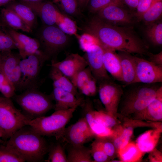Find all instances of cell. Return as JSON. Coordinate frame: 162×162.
<instances>
[{
	"label": "cell",
	"mask_w": 162,
	"mask_h": 162,
	"mask_svg": "<svg viewBox=\"0 0 162 162\" xmlns=\"http://www.w3.org/2000/svg\"><path fill=\"white\" fill-rule=\"evenodd\" d=\"M104 49L130 54L147 55L148 47L132 27H122L104 21L99 17L91 19L84 27Z\"/></svg>",
	"instance_id": "1"
},
{
	"label": "cell",
	"mask_w": 162,
	"mask_h": 162,
	"mask_svg": "<svg viewBox=\"0 0 162 162\" xmlns=\"http://www.w3.org/2000/svg\"><path fill=\"white\" fill-rule=\"evenodd\" d=\"M50 96L56 102L54 105L55 111L77 107L82 104L83 101L82 98H76L73 93L56 87H53Z\"/></svg>",
	"instance_id": "18"
},
{
	"label": "cell",
	"mask_w": 162,
	"mask_h": 162,
	"mask_svg": "<svg viewBox=\"0 0 162 162\" xmlns=\"http://www.w3.org/2000/svg\"><path fill=\"white\" fill-rule=\"evenodd\" d=\"M49 74L52 81L53 87L62 89L74 94H77V88L71 80L56 68L51 66Z\"/></svg>",
	"instance_id": "26"
},
{
	"label": "cell",
	"mask_w": 162,
	"mask_h": 162,
	"mask_svg": "<svg viewBox=\"0 0 162 162\" xmlns=\"http://www.w3.org/2000/svg\"><path fill=\"white\" fill-rule=\"evenodd\" d=\"M12 0H0V7L8 4Z\"/></svg>",
	"instance_id": "49"
},
{
	"label": "cell",
	"mask_w": 162,
	"mask_h": 162,
	"mask_svg": "<svg viewBox=\"0 0 162 162\" xmlns=\"http://www.w3.org/2000/svg\"><path fill=\"white\" fill-rule=\"evenodd\" d=\"M53 3L57 5L65 13L68 15L76 16L80 10L76 0H52Z\"/></svg>",
	"instance_id": "33"
},
{
	"label": "cell",
	"mask_w": 162,
	"mask_h": 162,
	"mask_svg": "<svg viewBox=\"0 0 162 162\" xmlns=\"http://www.w3.org/2000/svg\"><path fill=\"white\" fill-rule=\"evenodd\" d=\"M41 43L48 58L65 47L68 39L66 34L57 26H45L41 30L39 35Z\"/></svg>",
	"instance_id": "8"
},
{
	"label": "cell",
	"mask_w": 162,
	"mask_h": 162,
	"mask_svg": "<svg viewBox=\"0 0 162 162\" xmlns=\"http://www.w3.org/2000/svg\"><path fill=\"white\" fill-rule=\"evenodd\" d=\"M136 63V76L134 83L141 82L151 84L162 82V67L148 60L134 56Z\"/></svg>",
	"instance_id": "11"
},
{
	"label": "cell",
	"mask_w": 162,
	"mask_h": 162,
	"mask_svg": "<svg viewBox=\"0 0 162 162\" xmlns=\"http://www.w3.org/2000/svg\"><path fill=\"white\" fill-rule=\"evenodd\" d=\"M146 33L151 41L154 45L162 44V23L161 22L150 24L146 31Z\"/></svg>",
	"instance_id": "31"
},
{
	"label": "cell",
	"mask_w": 162,
	"mask_h": 162,
	"mask_svg": "<svg viewBox=\"0 0 162 162\" xmlns=\"http://www.w3.org/2000/svg\"><path fill=\"white\" fill-rule=\"evenodd\" d=\"M147 55L149 57V61L157 65L162 67V51L156 54L148 52Z\"/></svg>",
	"instance_id": "45"
},
{
	"label": "cell",
	"mask_w": 162,
	"mask_h": 162,
	"mask_svg": "<svg viewBox=\"0 0 162 162\" xmlns=\"http://www.w3.org/2000/svg\"><path fill=\"white\" fill-rule=\"evenodd\" d=\"M26 126L12 135L5 146L25 161H41L49 146L43 136L29 126Z\"/></svg>",
	"instance_id": "2"
},
{
	"label": "cell",
	"mask_w": 162,
	"mask_h": 162,
	"mask_svg": "<svg viewBox=\"0 0 162 162\" xmlns=\"http://www.w3.org/2000/svg\"><path fill=\"white\" fill-rule=\"evenodd\" d=\"M125 3L130 7L136 8L139 0H124Z\"/></svg>",
	"instance_id": "48"
},
{
	"label": "cell",
	"mask_w": 162,
	"mask_h": 162,
	"mask_svg": "<svg viewBox=\"0 0 162 162\" xmlns=\"http://www.w3.org/2000/svg\"><path fill=\"white\" fill-rule=\"evenodd\" d=\"M162 132V127L146 131L137 138L136 144L140 151L144 154L149 152L157 144Z\"/></svg>",
	"instance_id": "20"
},
{
	"label": "cell",
	"mask_w": 162,
	"mask_h": 162,
	"mask_svg": "<svg viewBox=\"0 0 162 162\" xmlns=\"http://www.w3.org/2000/svg\"><path fill=\"white\" fill-rule=\"evenodd\" d=\"M10 98L0 97V131L6 140L30 119L14 106Z\"/></svg>",
	"instance_id": "6"
},
{
	"label": "cell",
	"mask_w": 162,
	"mask_h": 162,
	"mask_svg": "<svg viewBox=\"0 0 162 162\" xmlns=\"http://www.w3.org/2000/svg\"><path fill=\"white\" fill-rule=\"evenodd\" d=\"M16 90L14 85L0 71V92L4 97L10 98L15 95Z\"/></svg>",
	"instance_id": "35"
},
{
	"label": "cell",
	"mask_w": 162,
	"mask_h": 162,
	"mask_svg": "<svg viewBox=\"0 0 162 162\" xmlns=\"http://www.w3.org/2000/svg\"><path fill=\"white\" fill-rule=\"evenodd\" d=\"M160 87L146 85L130 90L122 103L120 116L131 118L142 110L155 98Z\"/></svg>",
	"instance_id": "4"
},
{
	"label": "cell",
	"mask_w": 162,
	"mask_h": 162,
	"mask_svg": "<svg viewBox=\"0 0 162 162\" xmlns=\"http://www.w3.org/2000/svg\"><path fill=\"white\" fill-rule=\"evenodd\" d=\"M90 150L91 155L93 158L94 162H106L110 160L109 158L95 140L91 144Z\"/></svg>",
	"instance_id": "36"
},
{
	"label": "cell",
	"mask_w": 162,
	"mask_h": 162,
	"mask_svg": "<svg viewBox=\"0 0 162 162\" xmlns=\"http://www.w3.org/2000/svg\"><path fill=\"white\" fill-rule=\"evenodd\" d=\"M77 108L56 110L49 116H42L29 120L27 125L43 136H54L57 140H59L62 137L65 126Z\"/></svg>",
	"instance_id": "3"
},
{
	"label": "cell",
	"mask_w": 162,
	"mask_h": 162,
	"mask_svg": "<svg viewBox=\"0 0 162 162\" xmlns=\"http://www.w3.org/2000/svg\"><path fill=\"white\" fill-rule=\"evenodd\" d=\"M48 58L42 51L21 60L20 62L21 77L16 90H25L37 88L40 72L45 62Z\"/></svg>",
	"instance_id": "7"
},
{
	"label": "cell",
	"mask_w": 162,
	"mask_h": 162,
	"mask_svg": "<svg viewBox=\"0 0 162 162\" xmlns=\"http://www.w3.org/2000/svg\"><path fill=\"white\" fill-rule=\"evenodd\" d=\"M86 59L93 76L100 83L111 80L103 61L104 49L99 44H94L86 52Z\"/></svg>",
	"instance_id": "12"
},
{
	"label": "cell",
	"mask_w": 162,
	"mask_h": 162,
	"mask_svg": "<svg viewBox=\"0 0 162 162\" xmlns=\"http://www.w3.org/2000/svg\"><path fill=\"white\" fill-rule=\"evenodd\" d=\"M1 16L4 23L9 28L14 30H20L28 33L31 32V28L15 12L7 8L1 11Z\"/></svg>",
	"instance_id": "24"
},
{
	"label": "cell",
	"mask_w": 162,
	"mask_h": 162,
	"mask_svg": "<svg viewBox=\"0 0 162 162\" xmlns=\"http://www.w3.org/2000/svg\"><path fill=\"white\" fill-rule=\"evenodd\" d=\"M154 0H139L136 8V15L141 18L143 14L151 6Z\"/></svg>",
	"instance_id": "44"
},
{
	"label": "cell",
	"mask_w": 162,
	"mask_h": 162,
	"mask_svg": "<svg viewBox=\"0 0 162 162\" xmlns=\"http://www.w3.org/2000/svg\"><path fill=\"white\" fill-rule=\"evenodd\" d=\"M22 3L29 7L40 17L46 26L56 25L62 21L65 16L51 2H22Z\"/></svg>",
	"instance_id": "15"
},
{
	"label": "cell",
	"mask_w": 162,
	"mask_h": 162,
	"mask_svg": "<svg viewBox=\"0 0 162 162\" xmlns=\"http://www.w3.org/2000/svg\"><path fill=\"white\" fill-rule=\"evenodd\" d=\"M48 162H67V156L63 147L59 143L49 146Z\"/></svg>",
	"instance_id": "32"
},
{
	"label": "cell",
	"mask_w": 162,
	"mask_h": 162,
	"mask_svg": "<svg viewBox=\"0 0 162 162\" xmlns=\"http://www.w3.org/2000/svg\"><path fill=\"white\" fill-rule=\"evenodd\" d=\"M57 26L65 33L70 35L78 36L77 33V27L75 23L69 17L65 16L62 22L58 23Z\"/></svg>",
	"instance_id": "38"
},
{
	"label": "cell",
	"mask_w": 162,
	"mask_h": 162,
	"mask_svg": "<svg viewBox=\"0 0 162 162\" xmlns=\"http://www.w3.org/2000/svg\"><path fill=\"white\" fill-rule=\"evenodd\" d=\"M51 66L59 70L71 80L75 86L77 74L86 68L88 64L84 57L77 53H71L61 61L52 60Z\"/></svg>",
	"instance_id": "14"
},
{
	"label": "cell",
	"mask_w": 162,
	"mask_h": 162,
	"mask_svg": "<svg viewBox=\"0 0 162 162\" xmlns=\"http://www.w3.org/2000/svg\"><path fill=\"white\" fill-rule=\"evenodd\" d=\"M117 54L120 60L122 82L126 85L134 83L136 76V63L134 56L120 52Z\"/></svg>",
	"instance_id": "21"
},
{
	"label": "cell",
	"mask_w": 162,
	"mask_h": 162,
	"mask_svg": "<svg viewBox=\"0 0 162 162\" xmlns=\"http://www.w3.org/2000/svg\"><path fill=\"white\" fill-rule=\"evenodd\" d=\"M2 134L1 131H0V142H1V141H2V140H1V138H2Z\"/></svg>",
	"instance_id": "51"
},
{
	"label": "cell",
	"mask_w": 162,
	"mask_h": 162,
	"mask_svg": "<svg viewBox=\"0 0 162 162\" xmlns=\"http://www.w3.org/2000/svg\"><path fill=\"white\" fill-rule=\"evenodd\" d=\"M89 8L91 12H95L112 4H120V0H90Z\"/></svg>",
	"instance_id": "41"
},
{
	"label": "cell",
	"mask_w": 162,
	"mask_h": 162,
	"mask_svg": "<svg viewBox=\"0 0 162 162\" xmlns=\"http://www.w3.org/2000/svg\"><path fill=\"white\" fill-rule=\"evenodd\" d=\"M67 158V162H94L90 148L84 145L70 146L68 150Z\"/></svg>",
	"instance_id": "27"
},
{
	"label": "cell",
	"mask_w": 162,
	"mask_h": 162,
	"mask_svg": "<svg viewBox=\"0 0 162 162\" xmlns=\"http://www.w3.org/2000/svg\"><path fill=\"white\" fill-rule=\"evenodd\" d=\"M81 10H83L87 6L90 0H76Z\"/></svg>",
	"instance_id": "47"
},
{
	"label": "cell",
	"mask_w": 162,
	"mask_h": 162,
	"mask_svg": "<svg viewBox=\"0 0 162 162\" xmlns=\"http://www.w3.org/2000/svg\"><path fill=\"white\" fill-rule=\"evenodd\" d=\"M90 104L85 107V118L96 137H112L115 135V129L107 128L98 122L93 115Z\"/></svg>",
	"instance_id": "23"
},
{
	"label": "cell",
	"mask_w": 162,
	"mask_h": 162,
	"mask_svg": "<svg viewBox=\"0 0 162 162\" xmlns=\"http://www.w3.org/2000/svg\"><path fill=\"white\" fill-rule=\"evenodd\" d=\"M81 49L86 52L89 47L96 44H99L96 38L92 35L87 33L77 37Z\"/></svg>",
	"instance_id": "42"
},
{
	"label": "cell",
	"mask_w": 162,
	"mask_h": 162,
	"mask_svg": "<svg viewBox=\"0 0 162 162\" xmlns=\"http://www.w3.org/2000/svg\"><path fill=\"white\" fill-rule=\"evenodd\" d=\"M112 4L99 10V17L106 22L130 24L132 22V15L119 5Z\"/></svg>",
	"instance_id": "19"
},
{
	"label": "cell",
	"mask_w": 162,
	"mask_h": 162,
	"mask_svg": "<svg viewBox=\"0 0 162 162\" xmlns=\"http://www.w3.org/2000/svg\"><path fill=\"white\" fill-rule=\"evenodd\" d=\"M15 99L30 119L42 116L54 108L50 95L42 93L37 88L25 90L22 93L15 96Z\"/></svg>",
	"instance_id": "5"
},
{
	"label": "cell",
	"mask_w": 162,
	"mask_h": 162,
	"mask_svg": "<svg viewBox=\"0 0 162 162\" xmlns=\"http://www.w3.org/2000/svg\"><path fill=\"white\" fill-rule=\"evenodd\" d=\"M15 49L17 48L12 38L0 28V52L11 50Z\"/></svg>",
	"instance_id": "40"
},
{
	"label": "cell",
	"mask_w": 162,
	"mask_h": 162,
	"mask_svg": "<svg viewBox=\"0 0 162 162\" xmlns=\"http://www.w3.org/2000/svg\"><path fill=\"white\" fill-rule=\"evenodd\" d=\"M99 83V97L105 107V111L118 118V109L123 94L122 88L113 82L111 80Z\"/></svg>",
	"instance_id": "9"
},
{
	"label": "cell",
	"mask_w": 162,
	"mask_h": 162,
	"mask_svg": "<svg viewBox=\"0 0 162 162\" xmlns=\"http://www.w3.org/2000/svg\"><path fill=\"white\" fill-rule=\"evenodd\" d=\"M85 117L65 129L61 139L70 146L83 145L96 137Z\"/></svg>",
	"instance_id": "10"
},
{
	"label": "cell",
	"mask_w": 162,
	"mask_h": 162,
	"mask_svg": "<svg viewBox=\"0 0 162 162\" xmlns=\"http://www.w3.org/2000/svg\"><path fill=\"white\" fill-rule=\"evenodd\" d=\"M8 4L6 8L15 12L32 29L35 25L36 14L28 6L21 3L12 2Z\"/></svg>",
	"instance_id": "25"
},
{
	"label": "cell",
	"mask_w": 162,
	"mask_h": 162,
	"mask_svg": "<svg viewBox=\"0 0 162 162\" xmlns=\"http://www.w3.org/2000/svg\"><path fill=\"white\" fill-rule=\"evenodd\" d=\"M162 14V0H154L150 7L142 17L146 24H150L158 20Z\"/></svg>",
	"instance_id": "30"
},
{
	"label": "cell",
	"mask_w": 162,
	"mask_h": 162,
	"mask_svg": "<svg viewBox=\"0 0 162 162\" xmlns=\"http://www.w3.org/2000/svg\"><path fill=\"white\" fill-rule=\"evenodd\" d=\"M23 2H37L43 1V0H22Z\"/></svg>",
	"instance_id": "50"
},
{
	"label": "cell",
	"mask_w": 162,
	"mask_h": 162,
	"mask_svg": "<svg viewBox=\"0 0 162 162\" xmlns=\"http://www.w3.org/2000/svg\"><path fill=\"white\" fill-rule=\"evenodd\" d=\"M133 119L152 122L162 121V86H160L154 99L142 110L132 118Z\"/></svg>",
	"instance_id": "17"
},
{
	"label": "cell",
	"mask_w": 162,
	"mask_h": 162,
	"mask_svg": "<svg viewBox=\"0 0 162 162\" xmlns=\"http://www.w3.org/2000/svg\"><path fill=\"white\" fill-rule=\"evenodd\" d=\"M95 137V140L110 160L114 158L116 154L117 153V150L111 138L109 137Z\"/></svg>",
	"instance_id": "34"
},
{
	"label": "cell",
	"mask_w": 162,
	"mask_h": 162,
	"mask_svg": "<svg viewBox=\"0 0 162 162\" xmlns=\"http://www.w3.org/2000/svg\"><path fill=\"white\" fill-rule=\"evenodd\" d=\"M93 76L88 67L81 70L76 76L75 84L76 87L80 90Z\"/></svg>",
	"instance_id": "39"
},
{
	"label": "cell",
	"mask_w": 162,
	"mask_h": 162,
	"mask_svg": "<svg viewBox=\"0 0 162 162\" xmlns=\"http://www.w3.org/2000/svg\"><path fill=\"white\" fill-rule=\"evenodd\" d=\"M149 152L148 159L150 162H162V154L160 151L155 148Z\"/></svg>",
	"instance_id": "46"
},
{
	"label": "cell",
	"mask_w": 162,
	"mask_h": 162,
	"mask_svg": "<svg viewBox=\"0 0 162 162\" xmlns=\"http://www.w3.org/2000/svg\"><path fill=\"white\" fill-rule=\"evenodd\" d=\"M117 154L121 162H134L140 161L144 153L136 143L129 142L125 146L117 150Z\"/></svg>",
	"instance_id": "28"
},
{
	"label": "cell",
	"mask_w": 162,
	"mask_h": 162,
	"mask_svg": "<svg viewBox=\"0 0 162 162\" xmlns=\"http://www.w3.org/2000/svg\"><path fill=\"white\" fill-rule=\"evenodd\" d=\"M25 161L6 146H0V162H23Z\"/></svg>",
	"instance_id": "37"
},
{
	"label": "cell",
	"mask_w": 162,
	"mask_h": 162,
	"mask_svg": "<svg viewBox=\"0 0 162 162\" xmlns=\"http://www.w3.org/2000/svg\"><path fill=\"white\" fill-rule=\"evenodd\" d=\"M97 82L93 76L80 91L82 94L86 96H92L95 95L98 90Z\"/></svg>",
	"instance_id": "43"
},
{
	"label": "cell",
	"mask_w": 162,
	"mask_h": 162,
	"mask_svg": "<svg viewBox=\"0 0 162 162\" xmlns=\"http://www.w3.org/2000/svg\"><path fill=\"white\" fill-rule=\"evenodd\" d=\"M104 49L103 61L106 70L114 79L122 82L121 63L117 54L113 50Z\"/></svg>",
	"instance_id": "22"
},
{
	"label": "cell",
	"mask_w": 162,
	"mask_h": 162,
	"mask_svg": "<svg viewBox=\"0 0 162 162\" xmlns=\"http://www.w3.org/2000/svg\"><path fill=\"white\" fill-rule=\"evenodd\" d=\"M92 113L95 119L104 126L114 129L121 124L120 120L109 114L105 111L92 110Z\"/></svg>",
	"instance_id": "29"
},
{
	"label": "cell",
	"mask_w": 162,
	"mask_h": 162,
	"mask_svg": "<svg viewBox=\"0 0 162 162\" xmlns=\"http://www.w3.org/2000/svg\"><path fill=\"white\" fill-rule=\"evenodd\" d=\"M14 41L21 58H26L40 50V44L39 40L16 30L9 28L6 32Z\"/></svg>",
	"instance_id": "16"
},
{
	"label": "cell",
	"mask_w": 162,
	"mask_h": 162,
	"mask_svg": "<svg viewBox=\"0 0 162 162\" xmlns=\"http://www.w3.org/2000/svg\"><path fill=\"white\" fill-rule=\"evenodd\" d=\"M19 53L11 50L0 52V71L12 83L16 90L21 77Z\"/></svg>",
	"instance_id": "13"
}]
</instances>
